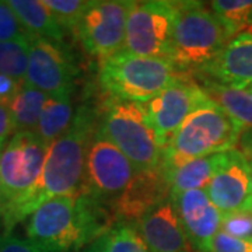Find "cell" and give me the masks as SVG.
Segmentation results:
<instances>
[{"instance_id":"9","label":"cell","mask_w":252,"mask_h":252,"mask_svg":"<svg viewBox=\"0 0 252 252\" xmlns=\"http://www.w3.org/2000/svg\"><path fill=\"white\" fill-rule=\"evenodd\" d=\"M136 172L137 168L125 154L97 129L87 147L83 195L90 196L111 210Z\"/></svg>"},{"instance_id":"24","label":"cell","mask_w":252,"mask_h":252,"mask_svg":"<svg viewBox=\"0 0 252 252\" xmlns=\"http://www.w3.org/2000/svg\"><path fill=\"white\" fill-rule=\"evenodd\" d=\"M30 36L0 42V74L17 83H24L27 77L30 59Z\"/></svg>"},{"instance_id":"14","label":"cell","mask_w":252,"mask_h":252,"mask_svg":"<svg viewBox=\"0 0 252 252\" xmlns=\"http://www.w3.org/2000/svg\"><path fill=\"white\" fill-rule=\"evenodd\" d=\"M171 199L192 251L210 252L212 241L220 231L223 213L202 189L182 192Z\"/></svg>"},{"instance_id":"19","label":"cell","mask_w":252,"mask_h":252,"mask_svg":"<svg viewBox=\"0 0 252 252\" xmlns=\"http://www.w3.org/2000/svg\"><path fill=\"white\" fill-rule=\"evenodd\" d=\"M225 153L212 154L196 158L168 172L171 184V196L188 190H206L207 185L223 164Z\"/></svg>"},{"instance_id":"4","label":"cell","mask_w":252,"mask_h":252,"mask_svg":"<svg viewBox=\"0 0 252 252\" xmlns=\"http://www.w3.org/2000/svg\"><path fill=\"white\" fill-rule=\"evenodd\" d=\"M231 39L212 9L196 1H178L170 62L180 72L200 73Z\"/></svg>"},{"instance_id":"26","label":"cell","mask_w":252,"mask_h":252,"mask_svg":"<svg viewBox=\"0 0 252 252\" xmlns=\"http://www.w3.org/2000/svg\"><path fill=\"white\" fill-rule=\"evenodd\" d=\"M45 6L52 11L58 23L66 32H76L81 18L90 9L91 0H44Z\"/></svg>"},{"instance_id":"15","label":"cell","mask_w":252,"mask_h":252,"mask_svg":"<svg viewBox=\"0 0 252 252\" xmlns=\"http://www.w3.org/2000/svg\"><path fill=\"white\" fill-rule=\"evenodd\" d=\"M207 196L221 213L244 210L251 202V178L248 160L238 149L225 153V158L206 188Z\"/></svg>"},{"instance_id":"25","label":"cell","mask_w":252,"mask_h":252,"mask_svg":"<svg viewBox=\"0 0 252 252\" xmlns=\"http://www.w3.org/2000/svg\"><path fill=\"white\" fill-rule=\"evenodd\" d=\"M102 252H152L133 225L115 224L101 238Z\"/></svg>"},{"instance_id":"21","label":"cell","mask_w":252,"mask_h":252,"mask_svg":"<svg viewBox=\"0 0 252 252\" xmlns=\"http://www.w3.org/2000/svg\"><path fill=\"white\" fill-rule=\"evenodd\" d=\"M72 95L73 94L48 95L35 129L36 135L48 146L64 135L72 126L76 117Z\"/></svg>"},{"instance_id":"23","label":"cell","mask_w":252,"mask_h":252,"mask_svg":"<svg viewBox=\"0 0 252 252\" xmlns=\"http://www.w3.org/2000/svg\"><path fill=\"white\" fill-rule=\"evenodd\" d=\"M210 9L231 38L252 30V0H215Z\"/></svg>"},{"instance_id":"31","label":"cell","mask_w":252,"mask_h":252,"mask_svg":"<svg viewBox=\"0 0 252 252\" xmlns=\"http://www.w3.org/2000/svg\"><path fill=\"white\" fill-rule=\"evenodd\" d=\"M21 84L23 83H17L4 74H0V105L7 107Z\"/></svg>"},{"instance_id":"36","label":"cell","mask_w":252,"mask_h":252,"mask_svg":"<svg viewBox=\"0 0 252 252\" xmlns=\"http://www.w3.org/2000/svg\"><path fill=\"white\" fill-rule=\"evenodd\" d=\"M248 160V167H250V178H251V192H252V158H247Z\"/></svg>"},{"instance_id":"29","label":"cell","mask_w":252,"mask_h":252,"mask_svg":"<svg viewBox=\"0 0 252 252\" xmlns=\"http://www.w3.org/2000/svg\"><path fill=\"white\" fill-rule=\"evenodd\" d=\"M210 252H252V238H238L220 230L212 241Z\"/></svg>"},{"instance_id":"5","label":"cell","mask_w":252,"mask_h":252,"mask_svg":"<svg viewBox=\"0 0 252 252\" xmlns=\"http://www.w3.org/2000/svg\"><path fill=\"white\" fill-rule=\"evenodd\" d=\"M98 129L137 170L161 165L164 147L147 119L143 104L108 97L101 107Z\"/></svg>"},{"instance_id":"34","label":"cell","mask_w":252,"mask_h":252,"mask_svg":"<svg viewBox=\"0 0 252 252\" xmlns=\"http://www.w3.org/2000/svg\"><path fill=\"white\" fill-rule=\"evenodd\" d=\"M101 238H102V237H101ZM101 238L97 240L95 243L91 244L90 247L84 248V250L80 252H102V241H101Z\"/></svg>"},{"instance_id":"8","label":"cell","mask_w":252,"mask_h":252,"mask_svg":"<svg viewBox=\"0 0 252 252\" xmlns=\"http://www.w3.org/2000/svg\"><path fill=\"white\" fill-rule=\"evenodd\" d=\"M177 13L178 1H132L126 20L124 52L170 61Z\"/></svg>"},{"instance_id":"7","label":"cell","mask_w":252,"mask_h":252,"mask_svg":"<svg viewBox=\"0 0 252 252\" xmlns=\"http://www.w3.org/2000/svg\"><path fill=\"white\" fill-rule=\"evenodd\" d=\"M48 144L35 132H17L0 149L3 213L30 195L41 175Z\"/></svg>"},{"instance_id":"28","label":"cell","mask_w":252,"mask_h":252,"mask_svg":"<svg viewBox=\"0 0 252 252\" xmlns=\"http://www.w3.org/2000/svg\"><path fill=\"white\" fill-rule=\"evenodd\" d=\"M30 35L7 1H0V42Z\"/></svg>"},{"instance_id":"33","label":"cell","mask_w":252,"mask_h":252,"mask_svg":"<svg viewBox=\"0 0 252 252\" xmlns=\"http://www.w3.org/2000/svg\"><path fill=\"white\" fill-rule=\"evenodd\" d=\"M237 149L247 157L252 158V129H245L240 137Z\"/></svg>"},{"instance_id":"32","label":"cell","mask_w":252,"mask_h":252,"mask_svg":"<svg viewBox=\"0 0 252 252\" xmlns=\"http://www.w3.org/2000/svg\"><path fill=\"white\" fill-rule=\"evenodd\" d=\"M13 133H14L13 121H11L9 108L4 105H0V149L9 140Z\"/></svg>"},{"instance_id":"13","label":"cell","mask_w":252,"mask_h":252,"mask_svg":"<svg viewBox=\"0 0 252 252\" xmlns=\"http://www.w3.org/2000/svg\"><path fill=\"white\" fill-rule=\"evenodd\" d=\"M171 198V184L162 165L137 170L129 187L111 206L115 224L135 225L150 210Z\"/></svg>"},{"instance_id":"20","label":"cell","mask_w":252,"mask_h":252,"mask_svg":"<svg viewBox=\"0 0 252 252\" xmlns=\"http://www.w3.org/2000/svg\"><path fill=\"white\" fill-rule=\"evenodd\" d=\"M206 97L217 104L235 124L245 129H252V93L250 90H237L217 84L215 81L203 80L199 84Z\"/></svg>"},{"instance_id":"17","label":"cell","mask_w":252,"mask_h":252,"mask_svg":"<svg viewBox=\"0 0 252 252\" xmlns=\"http://www.w3.org/2000/svg\"><path fill=\"white\" fill-rule=\"evenodd\" d=\"M133 227L152 252H193L171 198L150 210Z\"/></svg>"},{"instance_id":"35","label":"cell","mask_w":252,"mask_h":252,"mask_svg":"<svg viewBox=\"0 0 252 252\" xmlns=\"http://www.w3.org/2000/svg\"><path fill=\"white\" fill-rule=\"evenodd\" d=\"M1 219H3V199H1V188H0V225H1Z\"/></svg>"},{"instance_id":"6","label":"cell","mask_w":252,"mask_h":252,"mask_svg":"<svg viewBox=\"0 0 252 252\" xmlns=\"http://www.w3.org/2000/svg\"><path fill=\"white\" fill-rule=\"evenodd\" d=\"M182 73L167 59L119 52L99 62L98 80L108 97L146 104Z\"/></svg>"},{"instance_id":"22","label":"cell","mask_w":252,"mask_h":252,"mask_svg":"<svg viewBox=\"0 0 252 252\" xmlns=\"http://www.w3.org/2000/svg\"><path fill=\"white\" fill-rule=\"evenodd\" d=\"M48 99V94L38 90L24 81L10 101L7 108L13 121V130L17 132H35L38 121Z\"/></svg>"},{"instance_id":"11","label":"cell","mask_w":252,"mask_h":252,"mask_svg":"<svg viewBox=\"0 0 252 252\" xmlns=\"http://www.w3.org/2000/svg\"><path fill=\"white\" fill-rule=\"evenodd\" d=\"M79 66L64 42L30 36V59L26 81L48 95L73 94Z\"/></svg>"},{"instance_id":"2","label":"cell","mask_w":252,"mask_h":252,"mask_svg":"<svg viewBox=\"0 0 252 252\" xmlns=\"http://www.w3.org/2000/svg\"><path fill=\"white\" fill-rule=\"evenodd\" d=\"M114 225L111 210L90 196H61L27 217L26 237L42 252H80Z\"/></svg>"},{"instance_id":"3","label":"cell","mask_w":252,"mask_h":252,"mask_svg":"<svg viewBox=\"0 0 252 252\" xmlns=\"http://www.w3.org/2000/svg\"><path fill=\"white\" fill-rule=\"evenodd\" d=\"M243 132L241 126L207 98L170 137L161 165L168 174L192 160L234 150Z\"/></svg>"},{"instance_id":"37","label":"cell","mask_w":252,"mask_h":252,"mask_svg":"<svg viewBox=\"0 0 252 252\" xmlns=\"http://www.w3.org/2000/svg\"><path fill=\"white\" fill-rule=\"evenodd\" d=\"M244 210H251V212H252V199H251V202H250V203H248V206L245 207V209H244Z\"/></svg>"},{"instance_id":"16","label":"cell","mask_w":252,"mask_h":252,"mask_svg":"<svg viewBox=\"0 0 252 252\" xmlns=\"http://www.w3.org/2000/svg\"><path fill=\"white\" fill-rule=\"evenodd\" d=\"M203 80L245 90L252 84V30L235 35L212 63L199 73Z\"/></svg>"},{"instance_id":"30","label":"cell","mask_w":252,"mask_h":252,"mask_svg":"<svg viewBox=\"0 0 252 252\" xmlns=\"http://www.w3.org/2000/svg\"><path fill=\"white\" fill-rule=\"evenodd\" d=\"M0 252H42L28 240L13 234H0Z\"/></svg>"},{"instance_id":"12","label":"cell","mask_w":252,"mask_h":252,"mask_svg":"<svg viewBox=\"0 0 252 252\" xmlns=\"http://www.w3.org/2000/svg\"><path fill=\"white\" fill-rule=\"evenodd\" d=\"M206 99V94L198 83L189 81L182 74L154 98L143 104L147 119L164 149L184 121Z\"/></svg>"},{"instance_id":"10","label":"cell","mask_w":252,"mask_h":252,"mask_svg":"<svg viewBox=\"0 0 252 252\" xmlns=\"http://www.w3.org/2000/svg\"><path fill=\"white\" fill-rule=\"evenodd\" d=\"M130 4L125 0L93 1L74 32L87 54L101 62L124 51Z\"/></svg>"},{"instance_id":"27","label":"cell","mask_w":252,"mask_h":252,"mask_svg":"<svg viewBox=\"0 0 252 252\" xmlns=\"http://www.w3.org/2000/svg\"><path fill=\"white\" fill-rule=\"evenodd\" d=\"M220 230L238 238H252V212L237 210L223 213Z\"/></svg>"},{"instance_id":"38","label":"cell","mask_w":252,"mask_h":252,"mask_svg":"<svg viewBox=\"0 0 252 252\" xmlns=\"http://www.w3.org/2000/svg\"><path fill=\"white\" fill-rule=\"evenodd\" d=\"M247 90H250L252 93V84H251V86H250V87H248V89H247Z\"/></svg>"},{"instance_id":"18","label":"cell","mask_w":252,"mask_h":252,"mask_svg":"<svg viewBox=\"0 0 252 252\" xmlns=\"http://www.w3.org/2000/svg\"><path fill=\"white\" fill-rule=\"evenodd\" d=\"M7 3L28 34L64 42L66 31L46 7L44 0H7Z\"/></svg>"},{"instance_id":"1","label":"cell","mask_w":252,"mask_h":252,"mask_svg":"<svg viewBox=\"0 0 252 252\" xmlns=\"http://www.w3.org/2000/svg\"><path fill=\"white\" fill-rule=\"evenodd\" d=\"M99 115L91 108L81 107L70 129L48 146L45 161L34 189L18 205L6 210L1 219L3 234L26 221L45 202L61 196L83 195L86 175V154L91 136L98 129Z\"/></svg>"}]
</instances>
